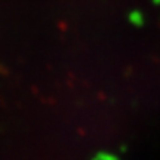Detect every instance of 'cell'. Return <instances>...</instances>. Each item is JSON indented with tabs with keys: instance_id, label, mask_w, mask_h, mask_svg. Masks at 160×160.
Wrapping results in <instances>:
<instances>
[{
	"instance_id": "cell-1",
	"label": "cell",
	"mask_w": 160,
	"mask_h": 160,
	"mask_svg": "<svg viewBox=\"0 0 160 160\" xmlns=\"http://www.w3.org/2000/svg\"><path fill=\"white\" fill-rule=\"evenodd\" d=\"M129 21H131V24H133V25L141 27L144 24V15L139 11H132L131 13H129Z\"/></svg>"
},
{
	"instance_id": "cell-2",
	"label": "cell",
	"mask_w": 160,
	"mask_h": 160,
	"mask_svg": "<svg viewBox=\"0 0 160 160\" xmlns=\"http://www.w3.org/2000/svg\"><path fill=\"white\" fill-rule=\"evenodd\" d=\"M153 2H154L156 5H159V3H160V0H153Z\"/></svg>"
}]
</instances>
